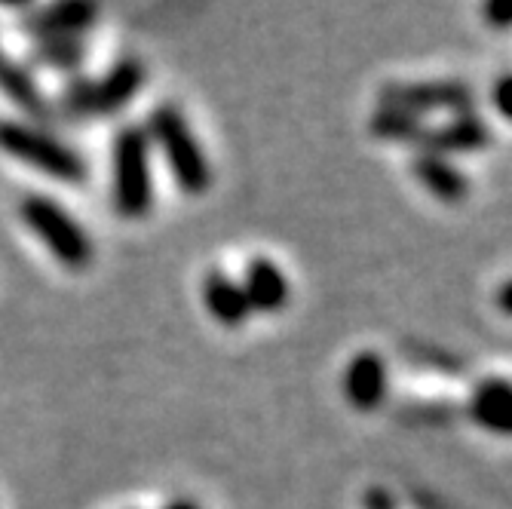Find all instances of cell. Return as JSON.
<instances>
[{"label": "cell", "mask_w": 512, "mask_h": 509, "mask_svg": "<svg viewBox=\"0 0 512 509\" xmlns=\"http://www.w3.org/2000/svg\"><path fill=\"white\" fill-rule=\"evenodd\" d=\"M59 111L68 120H86L92 117V80L89 77H71L59 96Z\"/></svg>", "instance_id": "17"}, {"label": "cell", "mask_w": 512, "mask_h": 509, "mask_svg": "<svg viewBox=\"0 0 512 509\" xmlns=\"http://www.w3.org/2000/svg\"><path fill=\"white\" fill-rule=\"evenodd\" d=\"M163 509H200L194 500H188V497H178V500H172V503H166Z\"/></svg>", "instance_id": "22"}, {"label": "cell", "mask_w": 512, "mask_h": 509, "mask_svg": "<svg viewBox=\"0 0 512 509\" xmlns=\"http://www.w3.org/2000/svg\"><path fill=\"white\" fill-rule=\"evenodd\" d=\"M240 286L246 292L252 313H279L289 307V298H292V286L286 280V273L270 258H252L246 264Z\"/></svg>", "instance_id": "10"}, {"label": "cell", "mask_w": 512, "mask_h": 509, "mask_svg": "<svg viewBox=\"0 0 512 509\" xmlns=\"http://www.w3.org/2000/svg\"><path fill=\"white\" fill-rule=\"evenodd\" d=\"M494 304H497V310H500V313L512 316V280H506V283L497 289V295H494Z\"/></svg>", "instance_id": "21"}, {"label": "cell", "mask_w": 512, "mask_h": 509, "mask_svg": "<svg viewBox=\"0 0 512 509\" xmlns=\"http://www.w3.org/2000/svg\"><path fill=\"white\" fill-rule=\"evenodd\" d=\"M482 16H485V22L491 25V28H512V4H488L485 10H482Z\"/></svg>", "instance_id": "19"}, {"label": "cell", "mask_w": 512, "mask_h": 509, "mask_svg": "<svg viewBox=\"0 0 512 509\" xmlns=\"http://www.w3.org/2000/svg\"><path fill=\"white\" fill-rule=\"evenodd\" d=\"M470 418L494 433L512 439V384L506 378H485L470 393Z\"/></svg>", "instance_id": "12"}, {"label": "cell", "mask_w": 512, "mask_h": 509, "mask_svg": "<svg viewBox=\"0 0 512 509\" xmlns=\"http://www.w3.org/2000/svg\"><path fill=\"white\" fill-rule=\"evenodd\" d=\"M111 197L120 218L138 221L154 209V169L151 138L145 126H123L111 151Z\"/></svg>", "instance_id": "1"}, {"label": "cell", "mask_w": 512, "mask_h": 509, "mask_svg": "<svg viewBox=\"0 0 512 509\" xmlns=\"http://www.w3.org/2000/svg\"><path fill=\"white\" fill-rule=\"evenodd\" d=\"M86 59V40L83 37H65V40H37L34 62L56 71H74Z\"/></svg>", "instance_id": "16"}, {"label": "cell", "mask_w": 512, "mask_h": 509, "mask_svg": "<svg viewBox=\"0 0 512 509\" xmlns=\"http://www.w3.org/2000/svg\"><path fill=\"white\" fill-rule=\"evenodd\" d=\"M491 126L476 114H454L448 123H439V126H430L427 129V138L421 151H433V154H442V157H454V154H479L491 145Z\"/></svg>", "instance_id": "7"}, {"label": "cell", "mask_w": 512, "mask_h": 509, "mask_svg": "<svg viewBox=\"0 0 512 509\" xmlns=\"http://www.w3.org/2000/svg\"><path fill=\"white\" fill-rule=\"evenodd\" d=\"M390 390V375H387V362L375 350H362L356 353L344 375H341V393L356 411H375L384 405Z\"/></svg>", "instance_id": "6"}, {"label": "cell", "mask_w": 512, "mask_h": 509, "mask_svg": "<svg viewBox=\"0 0 512 509\" xmlns=\"http://www.w3.org/2000/svg\"><path fill=\"white\" fill-rule=\"evenodd\" d=\"M203 304L209 310V316L218 322L224 329H240L249 322V301H246V292L243 286L234 280V276H227L224 270H209L206 280H203Z\"/></svg>", "instance_id": "13"}, {"label": "cell", "mask_w": 512, "mask_h": 509, "mask_svg": "<svg viewBox=\"0 0 512 509\" xmlns=\"http://www.w3.org/2000/svg\"><path fill=\"white\" fill-rule=\"evenodd\" d=\"M427 123L424 117H417L411 111L402 108H387L381 105L375 114L368 117V132L375 138H384V142H396V145H424L427 138Z\"/></svg>", "instance_id": "15"}, {"label": "cell", "mask_w": 512, "mask_h": 509, "mask_svg": "<svg viewBox=\"0 0 512 509\" xmlns=\"http://www.w3.org/2000/svg\"><path fill=\"white\" fill-rule=\"evenodd\" d=\"M365 509H396V500L384 488H371L365 494Z\"/></svg>", "instance_id": "20"}, {"label": "cell", "mask_w": 512, "mask_h": 509, "mask_svg": "<svg viewBox=\"0 0 512 509\" xmlns=\"http://www.w3.org/2000/svg\"><path fill=\"white\" fill-rule=\"evenodd\" d=\"M381 105L402 108L417 117L448 111L470 114L476 111V89L463 80H414V83H390L381 89Z\"/></svg>", "instance_id": "5"}, {"label": "cell", "mask_w": 512, "mask_h": 509, "mask_svg": "<svg viewBox=\"0 0 512 509\" xmlns=\"http://www.w3.org/2000/svg\"><path fill=\"white\" fill-rule=\"evenodd\" d=\"M145 65L142 59L126 56L114 68H108L105 77L92 80V117H111L132 105V99L145 86Z\"/></svg>", "instance_id": "8"}, {"label": "cell", "mask_w": 512, "mask_h": 509, "mask_svg": "<svg viewBox=\"0 0 512 509\" xmlns=\"http://www.w3.org/2000/svg\"><path fill=\"white\" fill-rule=\"evenodd\" d=\"M19 218L46 246V252L68 270H86L92 264V240L86 234V227L53 197L46 194L25 197L19 203Z\"/></svg>", "instance_id": "4"}, {"label": "cell", "mask_w": 512, "mask_h": 509, "mask_svg": "<svg viewBox=\"0 0 512 509\" xmlns=\"http://www.w3.org/2000/svg\"><path fill=\"white\" fill-rule=\"evenodd\" d=\"M99 19V7L86 0H65V4L43 7L28 16L25 31L37 40H65V37H83Z\"/></svg>", "instance_id": "9"}, {"label": "cell", "mask_w": 512, "mask_h": 509, "mask_svg": "<svg viewBox=\"0 0 512 509\" xmlns=\"http://www.w3.org/2000/svg\"><path fill=\"white\" fill-rule=\"evenodd\" d=\"M0 151L25 166L40 169L43 175H50L62 184H86L89 178L86 157L34 123L0 120Z\"/></svg>", "instance_id": "3"}, {"label": "cell", "mask_w": 512, "mask_h": 509, "mask_svg": "<svg viewBox=\"0 0 512 509\" xmlns=\"http://www.w3.org/2000/svg\"><path fill=\"white\" fill-rule=\"evenodd\" d=\"M0 92H4V96L19 111H25L28 117H37L43 123L53 117V108H50V102H46V96L40 92L34 74L25 65H19L16 59H10L4 50H0Z\"/></svg>", "instance_id": "14"}, {"label": "cell", "mask_w": 512, "mask_h": 509, "mask_svg": "<svg viewBox=\"0 0 512 509\" xmlns=\"http://www.w3.org/2000/svg\"><path fill=\"white\" fill-rule=\"evenodd\" d=\"M148 138L151 145L160 148L172 181L184 194L200 197L209 191L212 184V166L209 157L203 151V145L197 142V135L191 132V123L184 120L178 105H157L148 117Z\"/></svg>", "instance_id": "2"}, {"label": "cell", "mask_w": 512, "mask_h": 509, "mask_svg": "<svg viewBox=\"0 0 512 509\" xmlns=\"http://www.w3.org/2000/svg\"><path fill=\"white\" fill-rule=\"evenodd\" d=\"M491 105H494V111L503 120L512 123V74H503V77L494 80V86H491Z\"/></svg>", "instance_id": "18"}, {"label": "cell", "mask_w": 512, "mask_h": 509, "mask_svg": "<svg viewBox=\"0 0 512 509\" xmlns=\"http://www.w3.org/2000/svg\"><path fill=\"white\" fill-rule=\"evenodd\" d=\"M411 175L424 184V188L439 200V203H463L470 194V178L463 175L448 157L442 154H433V151H417L411 157Z\"/></svg>", "instance_id": "11"}]
</instances>
